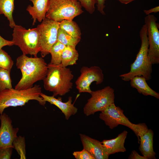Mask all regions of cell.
I'll list each match as a JSON object with an SVG mask.
<instances>
[{"mask_svg":"<svg viewBox=\"0 0 159 159\" xmlns=\"http://www.w3.org/2000/svg\"><path fill=\"white\" fill-rule=\"evenodd\" d=\"M40 95L44 101L55 105L60 110L67 120H68L72 115H74L77 112V108L74 106V103H72V97L71 96L69 97L67 102H63L61 97L56 98L53 96H48L42 92Z\"/></svg>","mask_w":159,"mask_h":159,"instance_id":"obj_14","label":"cell"},{"mask_svg":"<svg viewBox=\"0 0 159 159\" xmlns=\"http://www.w3.org/2000/svg\"><path fill=\"white\" fill-rule=\"evenodd\" d=\"M12 35L14 44L19 47L23 54L37 57L40 47L37 27L26 29L21 25H16Z\"/></svg>","mask_w":159,"mask_h":159,"instance_id":"obj_5","label":"cell"},{"mask_svg":"<svg viewBox=\"0 0 159 159\" xmlns=\"http://www.w3.org/2000/svg\"><path fill=\"white\" fill-rule=\"evenodd\" d=\"M90 94L91 97L83 108L84 113L87 116L94 115L97 112H102L114 103V90L110 86L92 91Z\"/></svg>","mask_w":159,"mask_h":159,"instance_id":"obj_7","label":"cell"},{"mask_svg":"<svg viewBox=\"0 0 159 159\" xmlns=\"http://www.w3.org/2000/svg\"><path fill=\"white\" fill-rule=\"evenodd\" d=\"M97 6L98 11L102 14L105 15L104 9L105 6V1L106 0H96Z\"/></svg>","mask_w":159,"mask_h":159,"instance_id":"obj_31","label":"cell"},{"mask_svg":"<svg viewBox=\"0 0 159 159\" xmlns=\"http://www.w3.org/2000/svg\"><path fill=\"white\" fill-rule=\"evenodd\" d=\"M47 66V75L43 80L44 89L52 92L54 97L63 96L69 92L72 88L71 81L74 77L70 69L61 64L50 63Z\"/></svg>","mask_w":159,"mask_h":159,"instance_id":"obj_2","label":"cell"},{"mask_svg":"<svg viewBox=\"0 0 159 159\" xmlns=\"http://www.w3.org/2000/svg\"><path fill=\"white\" fill-rule=\"evenodd\" d=\"M145 78L142 76H136L130 79V84L136 89L139 93L144 95H150L159 99V94L152 89L148 85Z\"/></svg>","mask_w":159,"mask_h":159,"instance_id":"obj_18","label":"cell"},{"mask_svg":"<svg viewBox=\"0 0 159 159\" xmlns=\"http://www.w3.org/2000/svg\"><path fill=\"white\" fill-rule=\"evenodd\" d=\"M83 12L80 2L77 0H49L46 17L60 22L73 20Z\"/></svg>","mask_w":159,"mask_h":159,"instance_id":"obj_6","label":"cell"},{"mask_svg":"<svg viewBox=\"0 0 159 159\" xmlns=\"http://www.w3.org/2000/svg\"><path fill=\"white\" fill-rule=\"evenodd\" d=\"M41 87L37 85L26 89L18 90L12 88L1 91L0 115L7 107L22 106L30 100H36L40 105L44 106L46 102L41 97Z\"/></svg>","mask_w":159,"mask_h":159,"instance_id":"obj_3","label":"cell"},{"mask_svg":"<svg viewBox=\"0 0 159 159\" xmlns=\"http://www.w3.org/2000/svg\"><path fill=\"white\" fill-rule=\"evenodd\" d=\"M80 136L83 148L89 152L94 159H108L109 156L101 142L85 134H80Z\"/></svg>","mask_w":159,"mask_h":159,"instance_id":"obj_13","label":"cell"},{"mask_svg":"<svg viewBox=\"0 0 159 159\" xmlns=\"http://www.w3.org/2000/svg\"><path fill=\"white\" fill-rule=\"evenodd\" d=\"M13 64L10 56L2 49H0V69L11 71Z\"/></svg>","mask_w":159,"mask_h":159,"instance_id":"obj_26","label":"cell"},{"mask_svg":"<svg viewBox=\"0 0 159 159\" xmlns=\"http://www.w3.org/2000/svg\"><path fill=\"white\" fill-rule=\"evenodd\" d=\"M33 4V6L29 5L26 11L32 16L33 19L32 25L35 24L36 20L42 22L46 18L49 0H29Z\"/></svg>","mask_w":159,"mask_h":159,"instance_id":"obj_16","label":"cell"},{"mask_svg":"<svg viewBox=\"0 0 159 159\" xmlns=\"http://www.w3.org/2000/svg\"><path fill=\"white\" fill-rule=\"evenodd\" d=\"M80 2L82 7L84 8L90 14L95 11V5L97 4L96 0H77Z\"/></svg>","mask_w":159,"mask_h":159,"instance_id":"obj_27","label":"cell"},{"mask_svg":"<svg viewBox=\"0 0 159 159\" xmlns=\"http://www.w3.org/2000/svg\"><path fill=\"white\" fill-rule=\"evenodd\" d=\"M141 45L134 62L130 65V72L120 75L122 79L125 81L136 76H142L146 80L151 78L152 64L148 55L149 47L146 24L143 25L140 32Z\"/></svg>","mask_w":159,"mask_h":159,"instance_id":"obj_4","label":"cell"},{"mask_svg":"<svg viewBox=\"0 0 159 159\" xmlns=\"http://www.w3.org/2000/svg\"><path fill=\"white\" fill-rule=\"evenodd\" d=\"M72 46H65L62 52L61 65L63 67L77 64L79 54L75 48Z\"/></svg>","mask_w":159,"mask_h":159,"instance_id":"obj_19","label":"cell"},{"mask_svg":"<svg viewBox=\"0 0 159 159\" xmlns=\"http://www.w3.org/2000/svg\"><path fill=\"white\" fill-rule=\"evenodd\" d=\"M129 159H147L144 156H141L135 150H133L132 151L130 154L129 155L128 158Z\"/></svg>","mask_w":159,"mask_h":159,"instance_id":"obj_33","label":"cell"},{"mask_svg":"<svg viewBox=\"0 0 159 159\" xmlns=\"http://www.w3.org/2000/svg\"><path fill=\"white\" fill-rule=\"evenodd\" d=\"M14 0H0V15L4 14L9 21V26L13 28L16 25L13 17Z\"/></svg>","mask_w":159,"mask_h":159,"instance_id":"obj_20","label":"cell"},{"mask_svg":"<svg viewBox=\"0 0 159 159\" xmlns=\"http://www.w3.org/2000/svg\"><path fill=\"white\" fill-rule=\"evenodd\" d=\"M123 112L122 110L119 107L116 106L114 103L101 112L99 118L110 129H112L119 125H121L128 127L134 132L136 124L130 122L124 115Z\"/></svg>","mask_w":159,"mask_h":159,"instance_id":"obj_11","label":"cell"},{"mask_svg":"<svg viewBox=\"0 0 159 159\" xmlns=\"http://www.w3.org/2000/svg\"><path fill=\"white\" fill-rule=\"evenodd\" d=\"M80 41V39L72 37L64 30L59 28L58 30L57 41L65 46H72L76 47Z\"/></svg>","mask_w":159,"mask_h":159,"instance_id":"obj_23","label":"cell"},{"mask_svg":"<svg viewBox=\"0 0 159 159\" xmlns=\"http://www.w3.org/2000/svg\"><path fill=\"white\" fill-rule=\"evenodd\" d=\"M157 21L156 18L150 14L145 18L149 44L148 55L152 64L159 63V25Z\"/></svg>","mask_w":159,"mask_h":159,"instance_id":"obj_9","label":"cell"},{"mask_svg":"<svg viewBox=\"0 0 159 159\" xmlns=\"http://www.w3.org/2000/svg\"><path fill=\"white\" fill-rule=\"evenodd\" d=\"M16 65L20 70L22 76L15 86L16 89L31 88L35 83L43 80L46 76L47 64L42 57H29L23 54L17 58Z\"/></svg>","mask_w":159,"mask_h":159,"instance_id":"obj_1","label":"cell"},{"mask_svg":"<svg viewBox=\"0 0 159 159\" xmlns=\"http://www.w3.org/2000/svg\"><path fill=\"white\" fill-rule=\"evenodd\" d=\"M12 146L20 156V159H26V143L25 137L17 136L14 140Z\"/></svg>","mask_w":159,"mask_h":159,"instance_id":"obj_24","label":"cell"},{"mask_svg":"<svg viewBox=\"0 0 159 159\" xmlns=\"http://www.w3.org/2000/svg\"><path fill=\"white\" fill-rule=\"evenodd\" d=\"M10 71L0 69V92L12 88Z\"/></svg>","mask_w":159,"mask_h":159,"instance_id":"obj_25","label":"cell"},{"mask_svg":"<svg viewBox=\"0 0 159 159\" xmlns=\"http://www.w3.org/2000/svg\"><path fill=\"white\" fill-rule=\"evenodd\" d=\"M13 148L12 147H8L0 149V159H11Z\"/></svg>","mask_w":159,"mask_h":159,"instance_id":"obj_30","label":"cell"},{"mask_svg":"<svg viewBox=\"0 0 159 159\" xmlns=\"http://www.w3.org/2000/svg\"><path fill=\"white\" fill-rule=\"evenodd\" d=\"M65 46L57 41L52 46L49 53L51 55V64L58 65L61 63L62 54Z\"/></svg>","mask_w":159,"mask_h":159,"instance_id":"obj_22","label":"cell"},{"mask_svg":"<svg viewBox=\"0 0 159 159\" xmlns=\"http://www.w3.org/2000/svg\"><path fill=\"white\" fill-rule=\"evenodd\" d=\"M72 154L76 159H94L90 153L84 148L80 151L74 152Z\"/></svg>","mask_w":159,"mask_h":159,"instance_id":"obj_28","label":"cell"},{"mask_svg":"<svg viewBox=\"0 0 159 159\" xmlns=\"http://www.w3.org/2000/svg\"><path fill=\"white\" fill-rule=\"evenodd\" d=\"M148 130L147 126L145 123L136 124V127L134 132L138 138V141L140 137L145 133Z\"/></svg>","mask_w":159,"mask_h":159,"instance_id":"obj_29","label":"cell"},{"mask_svg":"<svg viewBox=\"0 0 159 159\" xmlns=\"http://www.w3.org/2000/svg\"><path fill=\"white\" fill-rule=\"evenodd\" d=\"M0 149L13 148V141L17 136L19 128L13 127L11 119L5 113L0 115Z\"/></svg>","mask_w":159,"mask_h":159,"instance_id":"obj_12","label":"cell"},{"mask_svg":"<svg viewBox=\"0 0 159 159\" xmlns=\"http://www.w3.org/2000/svg\"><path fill=\"white\" fill-rule=\"evenodd\" d=\"M143 11L146 15L150 14L152 13H157L159 11V6H157L148 10H144Z\"/></svg>","mask_w":159,"mask_h":159,"instance_id":"obj_34","label":"cell"},{"mask_svg":"<svg viewBox=\"0 0 159 159\" xmlns=\"http://www.w3.org/2000/svg\"><path fill=\"white\" fill-rule=\"evenodd\" d=\"M127 133L126 130H124L116 138L110 140H104L101 142L108 156L116 153H123L126 151L124 143Z\"/></svg>","mask_w":159,"mask_h":159,"instance_id":"obj_15","label":"cell"},{"mask_svg":"<svg viewBox=\"0 0 159 159\" xmlns=\"http://www.w3.org/2000/svg\"><path fill=\"white\" fill-rule=\"evenodd\" d=\"M154 133L151 129L139 138L140 145L139 148L143 155L147 159H155L156 153L153 148Z\"/></svg>","mask_w":159,"mask_h":159,"instance_id":"obj_17","label":"cell"},{"mask_svg":"<svg viewBox=\"0 0 159 159\" xmlns=\"http://www.w3.org/2000/svg\"><path fill=\"white\" fill-rule=\"evenodd\" d=\"M59 25V22L46 17L37 26L42 57L44 58L49 53L51 48L57 42Z\"/></svg>","mask_w":159,"mask_h":159,"instance_id":"obj_8","label":"cell"},{"mask_svg":"<svg viewBox=\"0 0 159 159\" xmlns=\"http://www.w3.org/2000/svg\"><path fill=\"white\" fill-rule=\"evenodd\" d=\"M59 28L66 31L72 37L81 39L80 29L77 23L73 20H63L59 22Z\"/></svg>","mask_w":159,"mask_h":159,"instance_id":"obj_21","label":"cell"},{"mask_svg":"<svg viewBox=\"0 0 159 159\" xmlns=\"http://www.w3.org/2000/svg\"><path fill=\"white\" fill-rule=\"evenodd\" d=\"M14 45L12 40L9 41L6 40L3 38L0 35V49L5 46H12Z\"/></svg>","mask_w":159,"mask_h":159,"instance_id":"obj_32","label":"cell"},{"mask_svg":"<svg viewBox=\"0 0 159 159\" xmlns=\"http://www.w3.org/2000/svg\"><path fill=\"white\" fill-rule=\"evenodd\" d=\"M120 2L121 3L127 4L135 0H117Z\"/></svg>","mask_w":159,"mask_h":159,"instance_id":"obj_35","label":"cell"},{"mask_svg":"<svg viewBox=\"0 0 159 159\" xmlns=\"http://www.w3.org/2000/svg\"><path fill=\"white\" fill-rule=\"evenodd\" d=\"M81 74L75 82L76 87L79 93L87 92L90 94L91 83L96 82V85L102 83L104 80V74L100 68L97 66L90 67L83 66L80 70Z\"/></svg>","mask_w":159,"mask_h":159,"instance_id":"obj_10","label":"cell"}]
</instances>
